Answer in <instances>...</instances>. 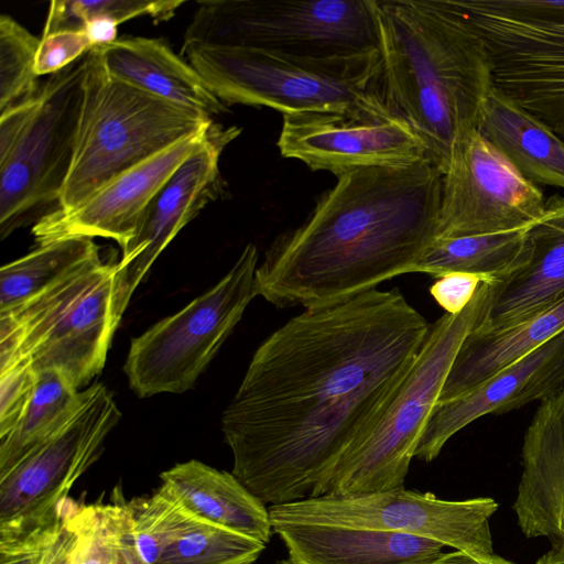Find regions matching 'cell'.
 <instances>
[{
	"label": "cell",
	"mask_w": 564,
	"mask_h": 564,
	"mask_svg": "<svg viewBox=\"0 0 564 564\" xmlns=\"http://www.w3.org/2000/svg\"><path fill=\"white\" fill-rule=\"evenodd\" d=\"M431 325L397 288L291 317L257 348L223 412L232 474L269 507L313 497L379 419Z\"/></svg>",
	"instance_id": "1"
},
{
	"label": "cell",
	"mask_w": 564,
	"mask_h": 564,
	"mask_svg": "<svg viewBox=\"0 0 564 564\" xmlns=\"http://www.w3.org/2000/svg\"><path fill=\"white\" fill-rule=\"evenodd\" d=\"M336 178L306 219L265 251L256 296L278 308H307L415 272L436 238L443 173L425 158Z\"/></svg>",
	"instance_id": "2"
},
{
	"label": "cell",
	"mask_w": 564,
	"mask_h": 564,
	"mask_svg": "<svg viewBox=\"0 0 564 564\" xmlns=\"http://www.w3.org/2000/svg\"><path fill=\"white\" fill-rule=\"evenodd\" d=\"M375 1L384 99L444 174L455 138L478 128L494 86L485 45L445 0Z\"/></svg>",
	"instance_id": "3"
},
{
	"label": "cell",
	"mask_w": 564,
	"mask_h": 564,
	"mask_svg": "<svg viewBox=\"0 0 564 564\" xmlns=\"http://www.w3.org/2000/svg\"><path fill=\"white\" fill-rule=\"evenodd\" d=\"M181 52L227 106L267 107L282 115L395 113L383 96L379 50L334 57L203 45H182Z\"/></svg>",
	"instance_id": "4"
},
{
	"label": "cell",
	"mask_w": 564,
	"mask_h": 564,
	"mask_svg": "<svg viewBox=\"0 0 564 564\" xmlns=\"http://www.w3.org/2000/svg\"><path fill=\"white\" fill-rule=\"evenodd\" d=\"M496 290L497 282H484L460 313H445L431 325L414 365L379 419L345 452L313 497L358 496L403 487L456 355L484 322Z\"/></svg>",
	"instance_id": "5"
},
{
	"label": "cell",
	"mask_w": 564,
	"mask_h": 564,
	"mask_svg": "<svg viewBox=\"0 0 564 564\" xmlns=\"http://www.w3.org/2000/svg\"><path fill=\"white\" fill-rule=\"evenodd\" d=\"M213 122L116 79L93 47L86 54L74 159L56 209L76 207L120 174L206 132Z\"/></svg>",
	"instance_id": "6"
},
{
	"label": "cell",
	"mask_w": 564,
	"mask_h": 564,
	"mask_svg": "<svg viewBox=\"0 0 564 564\" xmlns=\"http://www.w3.org/2000/svg\"><path fill=\"white\" fill-rule=\"evenodd\" d=\"M86 54L0 112L1 239L58 206L75 153Z\"/></svg>",
	"instance_id": "7"
},
{
	"label": "cell",
	"mask_w": 564,
	"mask_h": 564,
	"mask_svg": "<svg viewBox=\"0 0 564 564\" xmlns=\"http://www.w3.org/2000/svg\"><path fill=\"white\" fill-rule=\"evenodd\" d=\"M116 263L97 257L21 306L0 313V370L30 358L77 390L102 370L118 327Z\"/></svg>",
	"instance_id": "8"
},
{
	"label": "cell",
	"mask_w": 564,
	"mask_h": 564,
	"mask_svg": "<svg viewBox=\"0 0 564 564\" xmlns=\"http://www.w3.org/2000/svg\"><path fill=\"white\" fill-rule=\"evenodd\" d=\"M375 0H203L182 45L334 57L379 50Z\"/></svg>",
	"instance_id": "9"
},
{
	"label": "cell",
	"mask_w": 564,
	"mask_h": 564,
	"mask_svg": "<svg viewBox=\"0 0 564 564\" xmlns=\"http://www.w3.org/2000/svg\"><path fill=\"white\" fill-rule=\"evenodd\" d=\"M478 35L492 85L564 141V0H445Z\"/></svg>",
	"instance_id": "10"
},
{
	"label": "cell",
	"mask_w": 564,
	"mask_h": 564,
	"mask_svg": "<svg viewBox=\"0 0 564 564\" xmlns=\"http://www.w3.org/2000/svg\"><path fill=\"white\" fill-rule=\"evenodd\" d=\"M258 260L248 243L217 284L132 338L123 371L138 397L193 388L256 296Z\"/></svg>",
	"instance_id": "11"
},
{
	"label": "cell",
	"mask_w": 564,
	"mask_h": 564,
	"mask_svg": "<svg viewBox=\"0 0 564 564\" xmlns=\"http://www.w3.org/2000/svg\"><path fill=\"white\" fill-rule=\"evenodd\" d=\"M70 421L0 477V549L25 544L56 524L74 484L98 459L121 412L96 382Z\"/></svg>",
	"instance_id": "12"
},
{
	"label": "cell",
	"mask_w": 564,
	"mask_h": 564,
	"mask_svg": "<svg viewBox=\"0 0 564 564\" xmlns=\"http://www.w3.org/2000/svg\"><path fill=\"white\" fill-rule=\"evenodd\" d=\"M491 498L442 500L403 487L358 496L312 497L269 507L272 528L318 524L368 528L431 539L478 557L495 554Z\"/></svg>",
	"instance_id": "13"
},
{
	"label": "cell",
	"mask_w": 564,
	"mask_h": 564,
	"mask_svg": "<svg viewBox=\"0 0 564 564\" xmlns=\"http://www.w3.org/2000/svg\"><path fill=\"white\" fill-rule=\"evenodd\" d=\"M539 186L523 177L480 132L471 128L454 140L443 174L436 238L528 228L545 212Z\"/></svg>",
	"instance_id": "14"
},
{
	"label": "cell",
	"mask_w": 564,
	"mask_h": 564,
	"mask_svg": "<svg viewBox=\"0 0 564 564\" xmlns=\"http://www.w3.org/2000/svg\"><path fill=\"white\" fill-rule=\"evenodd\" d=\"M241 133L214 121L202 147L172 174L145 208L132 239L116 262L113 316L119 325L143 278L173 238L208 204L227 194L219 163L226 147Z\"/></svg>",
	"instance_id": "15"
},
{
	"label": "cell",
	"mask_w": 564,
	"mask_h": 564,
	"mask_svg": "<svg viewBox=\"0 0 564 564\" xmlns=\"http://www.w3.org/2000/svg\"><path fill=\"white\" fill-rule=\"evenodd\" d=\"M276 147L283 158L336 177L364 167L411 165L426 158L421 139L398 113L283 115Z\"/></svg>",
	"instance_id": "16"
},
{
	"label": "cell",
	"mask_w": 564,
	"mask_h": 564,
	"mask_svg": "<svg viewBox=\"0 0 564 564\" xmlns=\"http://www.w3.org/2000/svg\"><path fill=\"white\" fill-rule=\"evenodd\" d=\"M208 130L120 174L76 207L47 214L32 226L35 242L101 237L115 240L122 249L134 236L149 203L178 166L202 147Z\"/></svg>",
	"instance_id": "17"
},
{
	"label": "cell",
	"mask_w": 564,
	"mask_h": 564,
	"mask_svg": "<svg viewBox=\"0 0 564 564\" xmlns=\"http://www.w3.org/2000/svg\"><path fill=\"white\" fill-rule=\"evenodd\" d=\"M564 386V332L465 394L437 403L419 441L415 458L435 459L447 441L487 414L544 401Z\"/></svg>",
	"instance_id": "18"
},
{
	"label": "cell",
	"mask_w": 564,
	"mask_h": 564,
	"mask_svg": "<svg viewBox=\"0 0 564 564\" xmlns=\"http://www.w3.org/2000/svg\"><path fill=\"white\" fill-rule=\"evenodd\" d=\"M522 474L512 506L529 538L564 554V386L540 402L523 437Z\"/></svg>",
	"instance_id": "19"
},
{
	"label": "cell",
	"mask_w": 564,
	"mask_h": 564,
	"mask_svg": "<svg viewBox=\"0 0 564 564\" xmlns=\"http://www.w3.org/2000/svg\"><path fill=\"white\" fill-rule=\"evenodd\" d=\"M530 256L497 283L491 306L476 329L494 333L524 321L564 296V197L546 199L544 215L528 229Z\"/></svg>",
	"instance_id": "20"
},
{
	"label": "cell",
	"mask_w": 564,
	"mask_h": 564,
	"mask_svg": "<svg viewBox=\"0 0 564 564\" xmlns=\"http://www.w3.org/2000/svg\"><path fill=\"white\" fill-rule=\"evenodd\" d=\"M294 564H433L445 545L415 535L318 524L273 529Z\"/></svg>",
	"instance_id": "21"
},
{
	"label": "cell",
	"mask_w": 564,
	"mask_h": 564,
	"mask_svg": "<svg viewBox=\"0 0 564 564\" xmlns=\"http://www.w3.org/2000/svg\"><path fill=\"white\" fill-rule=\"evenodd\" d=\"M116 79L210 118L228 110L200 74L162 39L124 36L97 47Z\"/></svg>",
	"instance_id": "22"
},
{
	"label": "cell",
	"mask_w": 564,
	"mask_h": 564,
	"mask_svg": "<svg viewBox=\"0 0 564 564\" xmlns=\"http://www.w3.org/2000/svg\"><path fill=\"white\" fill-rule=\"evenodd\" d=\"M161 486L193 516L267 544L273 532L269 507L232 473L200 460L178 463L160 475Z\"/></svg>",
	"instance_id": "23"
},
{
	"label": "cell",
	"mask_w": 564,
	"mask_h": 564,
	"mask_svg": "<svg viewBox=\"0 0 564 564\" xmlns=\"http://www.w3.org/2000/svg\"><path fill=\"white\" fill-rule=\"evenodd\" d=\"M564 332V296L544 311L494 333L473 332L462 345L438 403L456 399Z\"/></svg>",
	"instance_id": "24"
},
{
	"label": "cell",
	"mask_w": 564,
	"mask_h": 564,
	"mask_svg": "<svg viewBox=\"0 0 564 564\" xmlns=\"http://www.w3.org/2000/svg\"><path fill=\"white\" fill-rule=\"evenodd\" d=\"M478 129L528 181L564 189V141L494 86Z\"/></svg>",
	"instance_id": "25"
},
{
	"label": "cell",
	"mask_w": 564,
	"mask_h": 564,
	"mask_svg": "<svg viewBox=\"0 0 564 564\" xmlns=\"http://www.w3.org/2000/svg\"><path fill=\"white\" fill-rule=\"evenodd\" d=\"M528 229L435 238L426 248L415 272L434 278L448 272H465L503 282L529 259Z\"/></svg>",
	"instance_id": "26"
},
{
	"label": "cell",
	"mask_w": 564,
	"mask_h": 564,
	"mask_svg": "<svg viewBox=\"0 0 564 564\" xmlns=\"http://www.w3.org/2000/svg\"><path fill=\"white\" fill-rule=\"evenodd\" d=\"M84 400L56 370L39 372L37 383L22 417L0 437V477L28 454L57 434L76 414Z\"/></svg>",
	"instance_id": "27"
},
{
	"label": "cell",
	"mask_w": 564,
	"mask_h": 564,
	"mask_svg": "<svg viewBox=\"0 0 564 564\" xmlns=\"http://www.w3.org/2000/svg\"><path fill=\"white\" fill-rule=\"evenodd\" d=\"M100 257L93 239L76 238L37 247L0 269V313L12 311Z\"/></svg>",
	"instance_id": "28"
},
{
	"label": "cell",
	"mask_w": 564,
	"mask_h": 564,
	"mask_svg": "<svg viewBox=\"0 0 564 564\" xmlns=\"http://www.w3.org/2000/svg\"><path fill=\"white\" fill-rule=\"evenodd\" d=\"M67 522L73 532L67 564H118L131 525L129 503H72Z\"/></svg>",
	"instance_id": "29"
},
{
	"label": "cell",
	"mask_w": 564,
	"mask_h": 564,
	"mask_svg": "<svg viewBox=\"0 0 564 564\" xmlns=\"http://www.w3.org/2000/svg\"><path fill=\"white\" fill-rule=\"evenodd\" d=\"M265 544L194 517L155 564H252Z\"/></svg>",
	"instance_id": "30"
},
{
	"label": "cell",
	"mask_w": 564,
	"mask_h": 564,
	"mask_svg": "<svg viewBox=\"0 0 564 564\" xmlns=\"http://www.w3.org/2000/svg\"><path fill=\"white\" fill-rule=\"evenodd\" d=\"M129 505L130 534L139 555L149 564L156 563L195 517L162 486L151 497Z\"/></svg>",
	"instance_id": "31"
},
{
	"label": "cell",
	"mask_w": 564,
	"mask_h": 564,
	"mask_svg": "<svg viewBox=\"0 0 564 564\" xmlns=\"http://www.w3.org/2000/svg\"><path fill=\"white\" fill-rule=\"evenodd\" d=\"M40 41L12 17L0 15V112L39 89L42 82L35 59Z\"/></svg>",
	"instance_id": "32"
},
{
	"label": "cell",
	"mask_w": 564,
	"mask_h": 564,
	"mask_svg": "<svg viewBox=\"0 0 564 564\" xmlns=\"http://www.w3.org/2000/svg\"><path fill=\"white\" fill-rule=\"evenodd\" d=\"M182 4V0H53L41 36L63 30H80L96 17H107L119 24L143 15L162 22L171 19Z\"/></svg>",
	"instance_id": "33"
},
{
	"label": "cell",
	"mask_w": 564,
	"mask_h": 564,
	"mask_svg": "<svg viewBox=\"0 0 564 564\" xmlns=\"http://www.w3.org/2000/svg\"><path fill=\"white\" fill-rule=\"evenodd\" d=\"M39 372L30 358L0 370V437L22 417L37 383Z\"/></svg>",
	"instance_id": "34"
},
{
	"label": "cell",
	"mask_w": 564,
	"mask_h": 564,
	"mask_svg": "<svg viewBox=\"0 0 564 564\" xmlns=\"http://www.w3.org/2000/svg\"><path fill=\"white\" fill-rule=\"evenodd\" d=\"M40 39L35 59L37 76L59 72L93 48L83 29L57 31Z\"/></svg>",
	"instance_id": "35"
},
{
	"label": "cell",
	"mask_w": 564,
	"mask_h": 564,
	"mask_svg": "<svg viewBox=\"0 0 564 564\" xmlns=\"http://www.w3.org/2000/svg\"><path fill=\"white\" fill-rule=\"evenodd\" d=\"M484 282L495 281L474 273L448 272L435 279L430 294L447 314L455 315L473 301Z\"/></svg>",
	"instance_id": "36"
},
{
	"label": "cell",
	"mask_w": 564,
	"mask_h": 564,
	"mask_svg": "<svg viewBox=\"0 0 564 564\" xmlns=\"http://www.w3.org/2000/svg\"><path fill=\"white\" fill-rule=\"evenodd\" d=\"M72 503L68 499L56 524L23 545L32 551V564H67L73 543V532L67 522Z\"/></svg>",
	"instance_id": "37"
},
{
	"label": "cell",
	"mask_w": 564,
	"mask_h": 564,
	"mask_svg": "<svg viewBox=\"0 0 564 564\" xmlns=\"http://www.w3.org/2000/svg\"><path fill=\"white\" fill-rule=\"evenodd\" d=\"M119 23L107 17H96L88 20L83 30L93 47L106 46L117 40Z\"/></svg>",
	"instance_id": "38"
},
{
	"label": "cell",
	"mask_w": 564,
	"mask_h": 564,
	"mask_svg": "<svg viewBox=\"0 0 564 564\" xmlns=\"http://www.w3.org/2000/svg\"><path fill=\"white\" fill-rule=\"evenodd\" d=\"M433 564H514L498 555L492 557H478L466 552L455 550L443 553Z\"/></svg>",
	"instance_id": "39"
},
{
	"label": "cell",
	"mask_w": 564,
	"mask_h": 564,
	"mask_svg": "<svg viewBox=\"0 0 564 564\" xmlns=\"http://www.w3.org/2000/svg\"><path fill=\"white\" fill-rule=\"evenodd\" d=\"M118 564H149L139 555L132 541L130 529L121 542Z\"/></svg>",
	"instance_id": "40"
},
{
	"label": "cell",
	"mask_w": 564,
	"mask_h": 564,
	"mask_svg": "<svg viewBox=\"0 0 564 564\" xmlns=\"http://www.w3.org/2000/svg\"><path fill=\"white\" fill-rule=\"evenodd\" d=\"M0 564H32V551L28 546L0 551Z\"/></svg>",
	"instance_id": "41"
},
{
	"label": "cell",
	"mask_w": 564,
	"mask_h": 564,
	"mask_svg": "<svg viewBox=\"0 0 564 564\" xmlns=\"http://www.w3.org/2000/svg\"><path fill=\"white\" fill-rule=\"evenodd\" d=\"M535 564H564V554L555 553L550 550L542 555Z\"/></svg>",
	"instance_id": "42"
},
{
	"label": "cell",
	"mask_w": 564,
	"mask_h": 564,
	"mask_svg": "<svg viewBox=\"0 0 564 564\" xmlns=\"http://www.w3.org/2000/svg\"><path fill=\"white\" fill-rule=\"evenodd\" d=\"M272 564H294L289 557L285 558V560H280V561H276Z\"/></svg>",
	"instance_id": "43"
}]
</instances>
